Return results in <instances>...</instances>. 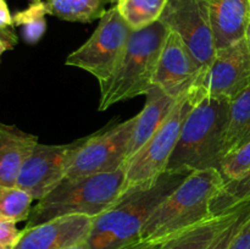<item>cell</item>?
<instances>
[{"mask_svg": "<svg viewBox=\"0 0 250 249\" xmlns=\"http://www.w3.org/2000/svg\"><path fill=\"white\" fill-rule=\"evenodd\" d=\"M192 172L166 170L151 185L122 192L109 209L94 217L87 241L90 249H121L139 241L156 208Z\"/></svg>", "mask_w": 250, "mask_h": 249, "instance_id": "1", "label": "cell"}, {"mask_svg": "<svg viewBox=\"0 0 250 249\" xmlns=\"http://www.w3.org/2000/svg\"><path fill=\"white\" fill-rule=\"evenodd\" d=\"M225 186L216 168L193 171L146 221L141 239L166 242L176 234L215 216L211 205Z\"/></svg>", "mask_w": 250, "mask_h": 249, "instance_id": "2", "label": "cell"}, {"mask_svg": "<svg viewBox=\"0 0 250 249\" xmlns=\"http://www.w3.org/2000/svg\"><path fill=\"white\" fill-rule=\"evenodd\" d=\"M229 102L224 98L208 97L193 104L168 161V171H220L224 161Z\"/></svg>", "mask_w": 250, "mask_h": 249, "instance_id": "3", "label": "cell"}, {"mask_svg": "<svg viewBox=\"0 0 250 249\" xmlns=\"http://www.w3.org/2000/svg\"><path fill=\"white\" fill-rule=\"evenodd\" d=\"M125 167L111 173L65 177L32 208L24 228L68 215L97 217L120 197Z\"/></svg>", "mask_w": 250, "mask_h": 249, "instance_id": "4", "label": "cell"}, {"mask_svg": "<svg viewBox=\"0 0 250 249\" xmlns=\"http://www.w3.org/2000/svg\"><path fill=\"white\" fill-rule=\"evenodd\" d=\"M167 34L168 28L160 21L139 31H132L112 75L99 83L100 111L116 103L148 94L154 87L159 55Z\"/></svg>", "mask_w": 250, "mask_h": 249, "instance_id": "5", "label": "cell"}, {"mask_svg": "<svg viewBox=\"0 0 250 249\" xmlns=\"http://www.w3.org/2000/svg\"><path fill=\"white\" fill-rule=\"evenodd\" d=\"M192 106V102L187 95L178 99L160 128L126 161L121 193L132 188L151 185L167 170L168 161L180 138L181 128Z\"/></svg>", "mask_w": 250, "mask_h": 249, "instance_id": "6", "label": "cell"}, {"mask_svg": "<svg viewBox=\"0 0 250 249\" xmlns=\"http://www.w3.org/2000/svg\"><path fill=\"white\" fill-rule=\"evenodd\" d=\"M131 33L116 6L111 7L100 17L92 36L66 58L65 63L90 73L99 83L104 82L114 72Z\"/></svg>", "mask_w": 250, "mask_h": 249, "instance_id": "7", "label": "cell"}, {"mask_svg": "<svg viewBox=\"0 0 250 249\" xmlns=\"http://www.w3.org/2000/svg\"><path fill=\"white\" fill-rule=\"evenodd\" d=\"M250 85V44L247 37L217 49L208 67L200 71L187 98L194 104L203 98L232 100Z\"/></svg>", "mask_w": 250, "mask_h": 249, "instance_id": "8", "label": "cell"}, {"mask_svg": "<svg viewBox=\"0 0 250 249\" xmlns=\"http://www.w3.org/2000/svg\"><path fill=\"white\" fill-rule=\"evenodd\" d=\"M136 116L107 129L85 137L66 172V177L111 173L125 167Z\"/></svg>", "mask_w": 250, "mask_h": 249, "instance_id": "9", "label": "cell"}, {"mask_svg": "<svg viewBox=\"0 0 250 249\" xmlns=\"http://www.w3.org/2000/svg\"><path fill=\"white\" fill-rule=\"evenodd\" d=\"M159 21L182 39L200 70L210 65L217 49L203 0H167Z\"/></svg>", "mask_w": 250, "mask_h": 249, "instance_id": "10", "label": "cell"}, {"mask_svg": "<svg viewBox=\"0 0 250 249\" xmlns=\"http://www.w3.org/2000/svg\"><path fill=\"white\" fill-rule=\"evenodd\" d=\"M84 138L68 144H42L34 146L20 171L16 187L39 200L53 190L63 178Z\"/></svg>", "mask_w": 250, "mask_h": 249, "instance_id": "11", "label": "cell"}, {"mask_svg": "<svg viewBox=\"0 0 250 249\" xmlns=\"http://www.w3.org/2000/svg\"><path fill=\"white\" fill-rule=\"evenodd\" d=\"M200 71L187 45L175 32L168 29L159 55L153 85L178 100L187 95Z\"/></svg>", "mask_w": 250, "mask_h": 249, "instance_id": "12", "label": "cell"}, {"mask_svg": "<svg viewBox=\"0 0 250 249\" xmlns=\"http://www.w3.org/2000/svg\"><path fill=\"white\" fill-rule=\"evenodd\" d=\"M94 217L68 215L22 229L15 249H65L87 243Z\"/></svg>", "mask_w": 250, "mask_h": 249, "instance_id": "13", "label": "cell"}, {"mask_svg": "<svg viewBox=\"0 0 250 249\" xmlns=\"http://www.w3.org/2000/svg\"><path fill=\"white\" fill-rule=\"evenodd\" d=\"M214 33L216 49L246 37L250 21L249 0H203Z\"/></svg>", "mask_w": 250, "mask_h": 249, "instance_id": "14", "label": "cell"}, {"mask_svg": "<svg viewBox=\"0 0 250 249\" xmlns=\"http://www.w3.org/2000/svg\"><path fill=\"white\" fill-rule=\"evenodd\" d=\"M38 137L22 131L15 124L0 122V185L16 186L20 171L34 146Z\"/></svg>", "mask_w": 250, "mask_h": 249, "instance_id": "15", "label": "cell"}, {"mask_svg": "<svg viewBox=\"0 0 250 249\" xmlns=\"http://www.w3.org/2000/svg\"><path fill=\"white\" fill-rule=\"evenodd\" d=\"M146 105L138 115H136L133 134L128 149V160L133 156L151 136L160 128L170 112L177 104V100L166 94L160 88L154 85L146 95ZM126 160V161H127Z\"/></svg>", "mask_w": 250, "mask_h": 249, "instance_id": "16", "label": "cell"}, {"mask_svg": "<svg viewBox=\"0 0 250 249\" xmlns=\"http://www.w3.org/2000/svg\"><path fill=\"white\" fill-rule=\"evenodd\" d=\"M244 203L176 234L166 241L161 249H208L220 232L237 216Z\"/></svg>", "mask_w": 250, "mask_h": 249, "instance_id": "17", "label": "cell"}, {"mask_svg": "<svg viewBox=\"0 0 250 249\" xmlns=\"http://www.w3.org/2000/svg\"><path fill=\"white\" fill-rule=\"evenodd\" d=\"M250 142V85L229 102L224 159Z\"/></svg>", "mask_w": 250, "mask_h": 249, "instance_id": "18", "label": "cell"}, {"mask_svg": "<svg viewBox=\"0 0 250 249\" xmlns=\"http://www.w3.org/2000/svg\"><path fill=\"white\" fill-rule=\"evenodd\" d=\"M49 15L70 22L89 23L100 19L112 0H44Z\"/></svg>", "mask_w": 250, "mask_h": 249, "instance_id": "19", "label": "cell"}, {"mask_svg": "<svg viewBox=\"0 0 250 249\" xmlns=\"http://www.w3.org/2000/svg\"><path fill=\"white\" fill-rule=\"evenodd\" d=\"M116 9L132 31H139L160 20L167 0H115Z\"/></svg>", "mask_w": 250, "mask_h": 249, "instance_id": "20", "label": "cell"}, {"mask_svg": "<svg viewBox=\"0 0 250 249\" xmlns=\"http://www.w3.org/2000/svg\"><path fill=\"white\" fill-rule=\"evenodd\" d=\"M49 7L44 0H31L28 6L14 15V24L21 28V34L27 44H36L46 29L45 16Z\"/></svg>", "mask_w": 250, "mask_h": 249, "instance_id": "21", "label": "cell"}, {"mask_svg": "<svg viewBox=\"0 0 250 249\" xmlns=\"http://www.w3.org/2000/svg\"><path fill=\"white\" fill-rule=\"evenodd\" d=\"M33 198L21 188L0 185V222L27 221Z\"/></svg>", "mask_w": 250, "mask_h": 249, "instance_id": "22", "label": "cell"}, {"mask_svg": "<svg viewBox=\"0 0 250 249\" xmlns=\"http://www.w3.org/2000/svg\"><path fill=\"white\" fill-rule=\"evenodd\" d=\"M247 200H250V171L239 180L225 183L212 202L211 211L214 215L224 214Z\"/></svg>", "mask_w": 250, "mask_h": 249, "instance_id": "23", "label": "cell"}, {"mask_svg": "<svg viewBox=\"0 0 250 249\" xmlns=\"http://www.w3.org/2000/svg\"><path fill=\"white\" fill-rule=\"evenodd\" d=\"M250 171V142L224 159L220 167L225 183L236 181Z\"/></svg>", "mask_w": 250, "mask_h": 249, "instance_id": "24", "label": "cell"}, {"mask_svg": "<svg viewBox=\"0 0 250 249\" xmlns=\"http://www.w3.org/2000/svg\"><path fill=\"white\" fill-rule=\"evenodd\" d=\"M250 217V200H247L242 209L237 214V216L220 232L219 236L214 239L208 249H229V244L233 241L234 236L238 233L246 221Z\"/></svg>", "mask_w": 250, "mask_h": 249, "instance_id": "25", "label": "cell"}, {"mask_svg": "<svg viewBox=\"0 0 250 249\" xmlns=\"http://www.w3.org/2000/svg\"><path fill=\"white\" fill-rule=\"evenodd\" d=\"M14 26V17L10 12L6 0H0V36L11 48L16 44V36L12 29Z\"/></svg>", "mask_w": 250, "mask_h": 249, "instance_id": "26", "label": "cell"}, {"mask_svg": "<svg viewBox=\"0 0 250 249\" xmlns=\"http://www.w3.org/2000/svg\"><path fill=\"white\" fill-rule=\"evenodd\" d=\"M22 236V229L14 222H0V249H15Z\"/></svg>", "mask_w": 250, "mask_h": 249, "instance_id": "27", "label": "cell"}, {"mask_svg": "<svg viewBox=\"0 0 250 249\" xmlns=\"http://www.w3.org/2000/svg\"><path fill=\"white\" fill-rule=\"evenodd\" d=\"M229 249H250V217L234 236Z\"/></svg>", "mask_w": 250, "mask_h": 249, "instance_id": "28", "label": "cell"}, {"mask_svg": "<svg viewBox=\"0 0 250 249\" xmlns=\"http://www.w3.org/2000/svg\"><path fill=\"white\" fill-rule=\"evenodd\" d=\"M165 242H154V241H146V239H139L134 243L128 244L121 249H161Z\"/></svg>", "mask_w": 250, "mask_h": 249, "instance_id": "29", "label": "cell"}, {"mask_svg": "<svg viewBox=\"0 0 250 249\" xmlns=\"http://www.w3.org/2000/svg\"><path fill=\"white\" fill-rule=\"evenodd\" d=\"M7 49H12V48L6 43V41L0 36V58H1V54L4 53L5 50H7Z\"/></svg>", "mask_w": 250, "mask_h": 249, "instance_id": "30", "label": "cell"}, {"mask_svg": "<svg viewBox=\"0 0 250 249\" xmlns=\"http://www.w3.org/2000/svg\"><path fill=\"white\" fill-rule=\"evenodd\" d=\"M65 249H90V247L88 246L87 243H82V244H77V246L68 247V248H65Z\"/></svg>", "mask_w": 250, "mask_h": 249, "instance_id": "31", "label": "cell"}, {"mask_svg": "<svg viewBox=\"0 0 250 249\" xmlns=\"http://www.w3.org/2000/svg\"><path fill=\"white\" fill-rule=\"evenodd\" d=\"M246 37H247V39H248V42L250 44V21H249V24H248V28H247V32H246Z\"/></svg>", "mask_w": 250, "mask_h": 249, "instance_id": "32", "label": "cell"}, {"mask_svg": "<svg viewBox=\"0 0 250 249\" xmlns=\"http://www.w3.org/2000/svg\"><path fill=\"white\" fill-rule=\"evenodd\" d=\"M112 2H115V0H112Z\"/></svg>", "mask_w": 250, "mask_h": 249, "instance_id": "33", "label": "cell"}, {"mask_svg": "<svg viewBox=\"0 0 250 249\" xmlns=\"http://www.w3.org/2000/svg\"><path fill=\"white\" fill-rule=\"evenodd\" d=\"M249 2H250V0H249Z\"/></svg>", "mask_w": 250, "mask_h": 249, "instance_id": "34", "label": "cell"}]
</instances>
